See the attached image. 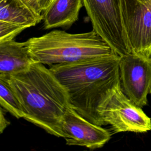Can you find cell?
Masks as SVG:
<instances>
[{
  "label": "cell",
  "mask_w": 151,
  "mask_h": 151,
  "mask_svg": "<svg viewBox=\"0 0 151 151\" xmlns=\"http://www.w3.org/2000/svg\"><path fill=\"white\" fill-rule=\"evenodd\" d=\"M120 58L114 52L79 62L52 65L49 68L66 90L70 106L90 122L104 126L99 109L121 83Z\"/></svg>",
  "instance_id": "6da1fadb"
},
{
  "label": "cell",
  "mask_w": 151,
  "mask_h": 151,
  "mask_svg": "<svg viewBox=\"0 0 151 151\" xmlns=\"http://www.w3.org/2000/svg\"><path fill=\"white\" fill-rule=\"evenodd\" d=\"M5 77L22 104L23 119L52 135L63 137L61 124L70 107L69 97L50 68L35 62L27 70Z\"/></svg>",
  "instance_id": "7a4b0ae2"
},
{
  "label": "cell",
  "mask_w": 151,
  "mask_h": 151,
  "mask_svg": "<svg viewBox=\"0 0 151 151\" xmlns=\"http://www.w3.org/2000/svg\"><path fill=\"white\" fill-rule=\"evenodd\" d=\"M35 62L52 65L76 63L114 53L111 47L93 29L68 33L55 29L25 41Z\"/></svg>",
  "instance_id": "3957f363"
},
{
  "label": "cell",
  "mask_w": 151,
  "mask_h": 151,
  "mask_svg": "<svg viewBox=\"0 0 151 151\" xmlns=\"http://www.w3.org/2000/svg\"><path fill=\"white\" fill-rule=\"evenodd\" d=\"M120 0H83L93 29L120 56L131 52L124 28Z\"/></svg>",
  "instance_id": "277c9868"
},
{
  "label": "cell",
  "mask_w": 151,
  "mask_h": 151,
  "mask_svg": "<svg viewBox=\"0 0 151 151\" xmlns=\"http://www.w3.org/2000/svg\"><path fill=\"white\" fill-rule=\"evenodd\" d=\"M99 113L104 125L109 124L113 133L151 130L150 119L125 94L121 83L103 102Z\"/></svg>",
  "instance_id": "5b68a950"
},
{
  "label": "cell",
  "mask_w": 151,
  "mask_h": 151,
  "mask_svg": "<svg viewBox=\"0 0 151 151\" xmlns=\"http://www.w3.org/2000/svg\"><path fill=\"white\" fill-rule=\"evenodd\" d=\"M120 5L132 52L151 57V0H120Z\"/></svg>",
  "instance_id": "8992f818"
},
{
  "label": "cell",
  "mask_w": 151,
  "mask_h": 151,
  "mask_svg": "<svg viewBox=\"0 0 151 151\" xmlns=\"http://www.w3.org/2000/svg\"><path fill=\"white\" fill-rule=\"evenodd\" d=\"M119 71L125 94L137 106H146L151 93V57L132 52L120 56Z\"/></svg>",
  "instance_id": "52a82bcc"
},
{
  "label": "cell",
  "mask_w": 151,
  "mask_h": 151,
  "mask_svg": "<svg viewBox=\"0 0 151 151\" xmlns=\"http://www.w3.org/2000/svg\"><path fill=\"white\" fill-rule=\"evenodd\" d=\"M61 129L67 145L84 146L90 149L102 147L111 135L108 130L90 122L71 106L63 117Z\"/></svg>",
  "instance_id": "ba28073f"
},
{
  "label": "cell",
  "mask_w": 151,
  "mask_h": 151,
  "mask_svg": "<svg viewBox=\"0 0 151 151\" xmlns=\"http://www.w3.org/2000/svg\"><path fill=\"white\" fill-rule=\"evenodd\" d=\"M43 19L17 0H0V41L14 40L24 29Z\"/></svg>",
  "instance_id": "9c48e42d"
},
{
  "label": "cell",
  "mask_w": 151,
  "mask_h": 151,
  "mask_svg": "<svg viewBox=\"0 0 151 151\" xmlns=\"http://www.w3.org/2000/svg\"><path fill=\"white\" fill-rule=\"evenodd\" d=\"M34 63L25 42L0 41V76L9 77L24 72Z\"/></svg>",
  "instance_id": "30bf717a"
},
{
  "label": "cell",
  "mask_w": 151,
  "mask_h": 151,
  "mask_svg": "<svg viewBox=\"0 0 151 151\" xmlns=\"http://www.w3.org/2000/svg\"><path fill=\"white\" fill-rule=\"evenodd\" d=\"M83 0H53L43 12L44 29L68 27L78 18Z\"/></svg>",
  "instance_id": "8fae6325"
},
{
  "label": "cell",
  "mask_w": 151,
  "mask_h": 151,
  "mask_svg": "<svg viewBox=\"0 0 151 151\" xmlns=\"http://www.w3.org/2000/svg\"><path fill=\"white\" fill-rule=\"evenodd\" d=\"M0 104L17 119L24 118L25 113L22 104L8 78L3 76H0Z\"/></svg>",
  "instance_id": "7c38bea8"
},
{
  "label": "cell",
  "mask_w": 151,
  "mask_h": 151,
  "mask_svg": "<svg viewBox=\"0 0 151 151\" xmlns=\"http://www.w3.org/2000/svg\"><path fill=\"white\" fill-rule=\"evenodd\" d=\"M38 15H42L38 6L37 0H17Z\"/></svg>",
  "instance_id": "4fadbf2b"
},
{
  "label": "cell",
  "mask_w": 151,
  "mask_h": 151,
  "mask_svg": "<svg viewBox=\"0 0 151 151\" xmlns=\"http://www.w3.org/2000/svg\"><path fill=\"white\" fill-rule=\"evenodd\" d=\"M4 109L1 107L0 110V133H2L6 127L10 124V122L6 120L4 112Z\"/></svg>",
  "instance_id": "5bb4252c"
},
{
  "label": "cell",
  "mask_w": 151,
  "mask_h": 151,
  "mask_svg": "<svg viewBox=\"0 0 151 151\" xmlns=\"http://www.w3.org/2000/svg\"><path fill=\"white\" fill-rule=\"evenodd\" d=\"M38 6L40 11L43 13V12L49 6L53 0H37Z\"/></svg>",
  "instance_id": "9a60e30c"
},
{
  "label": "cell",
  "mask_w": 151,
  "mask_h": 151,
  "mask_svg": "<svg viewBox=\"0 0 151 151\" xmlns=\"http://www.w3.org/2000/svg\"><path fill=\"white\" fill-rule=\"evenodd\" d=\"M141 1H149V0H141Z\"/></svg>",
  "instance_id": "2e32d148"
}]
</instances>
